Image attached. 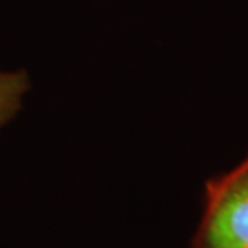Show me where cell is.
<instances>
[{
  "label": "cell",
  "mask_w": 248,
  "mask_h": 248,
  "mask_svg": "<svg viewBox=\"0 0 248 248\" xmlns=\"http://www.w3.org/2000/svg\"><path fill=\"white\" fill-rule=\"evenodd\" d=\"M31 86V76L24 69H0V132L23 111Z\"/></svg>",
  "instance_id": "7a4b0ae2"
},
{
  "label": "cell",
  "mask_w": 248,
  "mask_h": 248,
  "mask_svg": "<svg viewBox=\"0 0 248 248\" xmlns=\"http://www.w3.org/2000/svg\"><path fill=\"white\" fill-rule=\"evenodd\" d=\"M208 248H248V163L222 181L210 211Z\"/></svg>",
  "instance_id": "6da1fadb"
}]
</instances>
